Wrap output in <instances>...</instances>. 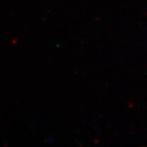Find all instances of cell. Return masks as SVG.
<instances>
[{"instance_id":"obj_1","label":"cell","mask_w":147,"mask_h":147,"mask_svg":"<svg viewBox=\"0 0 147 147\" xmlns=\"http://www.w3.org/2000/svg\"><path fill=\"white\" fill-rule=\"evenodd\" d=\"M55 140H56V138H47L45 141H44V142H45V143L53 142H54Z\"/></svg>"}]
</instances>
